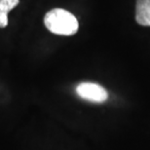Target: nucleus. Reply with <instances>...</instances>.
Instances as JSON below:
<instances>
[{"mask_svg":"<svg viewBox=\"0 0 150 150\" xmlns=\"http://www.w3.org/2000/svg\"><path fill=\"white\" fill-rule=\"evenodd\" d=\"M8 25V14L0 12V28H6Z\"/></svg>","mask_w":150,"mask_h":150,"instance_id":"nucleus-5","label":"nucleus"},{"mask_svg":"<svg viewBox=\"0 0 150 150\" xmlns=\"http://www.w3.org/2000/svg\"><path fill=\"white\" fill-rule=\"evenodd\" d=\"M44 23L52 33L65 36L75 34L79 28L74 15L61 8H55L48 12L45 15Z\"/></svg>","mask_w":150,"mask_h":150,"instance_id":"nucleus-1","label":"nucleus"},{"mask_svg":"<svg viewBox=\"0 0 150 150\" xmlns=\"http://www.w3.org/2000/svg\"><path fill=\"white\" fill-rule=\"evenodd\" d=\"M136 20L140 25L150 26V0H137Z\"/></svg>","mask_w":150,"mask_h":150,"instance_id":"nucleus-3","label":"nucleus"},{"mask_svg":"<svg viewBox=\"0 0 150 150\" xmlns=\"http://www.w3.org/2000/svg\"><path fill=\"white\" fill-rule=\"evenodd\" d=\"M76 93L83 100L92 103H103L108 98V94L103 87L91 82L80 83L76 88Z\"/></svg>","mask_w":150,"mask_h":150,"instance_id":"nucleus-2","label":"nucleus"},{"mask_svg":"<svg viewBox=\"0 0 150 150\" xmlns=\"http://www.w3.org/2000/svg\"><path fill=\"white\" fill-rule=\"evenodd\" d=\"M20 0H0V12L8 14L19 4Z\"/></svg>","mask_w":150,"mask_h":150,"instance_id":"nucleus-4","label":"nucleus"}]
</instances>
